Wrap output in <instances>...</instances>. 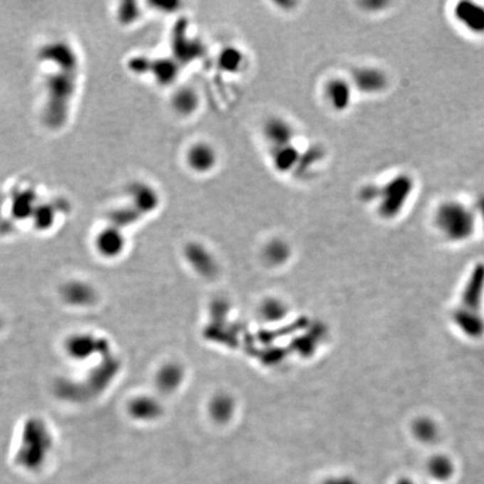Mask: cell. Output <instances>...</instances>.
I'll return each instance as SVG.
<instances>
[{
  "instance_id": "6da1fadb",
  "label": "cell",
  "mask_w": 484,
  "mask_h": 484,
  "mask_svg": "<svg viewBox=\"0 0 484 484\" xmlns=\"http://www.w3.org/2000/svg\"><path fill=\"white\" fill-rule=\"evenodd\" d=\"M40 74L41 122L51 132L71 124L81 95L85 60L70 37L58 35L44 41L36 50Z\"/></svg>"
},
{
  "instance_id": "7a4b0ae2",
  "label": "cell",
  "mask_w": 484,
  "mask_h": 484,
  "mask_svg": "<svg viewBox=\"0 0 484 484\" xmlns=\"http://www.w3.org/2000/svg\"><path fill=\"white\" fill-rule=\"evenodd\" d=\"M483 290L484 265H479L474 269L464 290L461 308L454 315L456 323L470 337H480L484 331V322L479 313Z\"/></svg>"
},
{
  "instance_id": "3957f363",
  "label": "cell",
  "mask_w": 484,
  "mask_h": 484,
  "mask_svg": "<svg viewBox=\"0 0 484 484\" xmlns=\"http://www.w3.org/2000/svg\"><path fill=\"white\" fill-rule=\"evenodd\" d=\"M435 224L446 239L464 241L475 229V212L460 201H446L437 208Z\"/></svg>"
},
{
  "instance_id": "277c9868",
  "label": "cell",
  "mask_w": 484,
  "mask_h": 484,
  "mask_svg": "<svg viewBox=\"0 0 484 484\" xmlns=\"http://www.w3.org/2000/svg\"><path fill=\"white\" fill-rule=\"evenodd\" d=\"M414 189L415 183L408 174H398L380 185L379 198L377 201L380 216L387 220L399 216L411 200Z\"/></svg>"
},
{
  "instance_id": "5b68a950",
  "label": "cell",
  "mask_w": 484,
  "mask_h": 484,
  "mask_svg": "<svg viewBox=\"0 0 484 484\" xmlns=\"http://www.w3.org/2000/svg\"><path fill=\"white\" fill-rule=\"evenodd\" d=\"M145 214L135 206L134 203L125 195L124 202L119 203L105 214L102 230L124 234V230L137 224Z\"/></svg>"
},
{
  "instance_id": "8992f818",
  "label": "cell",
  "mask_w": 484,
  "mask_h": 484,
  "mask_svg": "<svg viewBox=\"0 0 484 484\" xmlns=\"http://www.w3.org/2000/svg\"><path fill=\"white\" fill-rule=\"evenodd\" d=\"M186 165L193 173L206 175L216 169L219 163L218 150L208 142H196L185 154Z\"/></svg>"
},
{
  "instance_id": "52a82bcc",
  "label": "cell",
  "mask_w": 484,
  "mask_h": 484,
  "mask_svg": "<svg viewBox=\"0 0 484 484\" xmlns=\"http://www.w3.org/2000/svg\"><path fill=\"white\" fill-rule=\"evenodd\" d=\"M125 195L130 199L135 206H137L142 214L145 216L154 214L159 206H161L162 199L159 192L156 190V187L145 181L132 182L126 191Z\"/></svg>"
},
{
  "instance_id": "ba28073f",
  "label": "cell",
  "mask_w": 484,
  "mask_h": 484,
  "mask_svg": "<svg viewBox=\"0 0 484 484\" xmlns=\"http://www.w3.org/2000/svg\"><path fill=\"white\" fill-rule=\"evenodd\" d=\"M351 83L353 89L358 90L361 93L377 95L387 88V74L374 66H362L352 72Z\"/></svg>"
},
{
  "instance_id": "9c48e42d",
  "label": "cell",
  "mask_w": 484,
  "mask_h": 484,
  "mask_svg": "<svg viewBox=\"0 0 484 484\" xmlns=\"http://www.w3.org/2000/svg\"><path fill=\"white\" fill-rule=\"evenodd\" d=\"M263 134L271 148L282 147L293 144L296 130L287 119L283 117H270L263 124Z\"/></svg>"
},
{
  "instance_id": "30bf717a",
  "label": "cell",
  "mask_w": 484,
  "mask_h": 484,
  "mask_svg": "<svg viewBox=\"0 0 484 484\" xmlns=\"http://www.w3.org/2000/svg\"><path fill=\"white\" fill-rule=\"evenodd\" d=\"M353 85L344 78H333L324 88V97L333 110L343 112L352 102Z\"/></svg>"
},
{
  "instance_id": "8fae6325",
  "label": "cell",
  "mask_w": 484,
  "mask_h": 484,
  "mask_svg": "<svg viewBox=\"0 0 484 484\" xmlns=\"http://www.w3.org/2000/svg\"><path fill=\"white\" fill-rule=\"evenodd\" d=\"M454 17L466 31L484 35V6L473 1H461L454 7Z\"/></svg>"
},
{
  "instance_id": "7c38bea8",
  "label": "cell",
  "mask_w": 484,
  "mask_h": 484,
  "mask_svg": "<svg viewBox=\"0 0 484 484\" xmlns=\"http://www.w3.org/2000/svg\"><path fill=\"white\" fill-rule=\"evenodd\" d=\"M173 110L182 117H190L200 108V95L191 87H181L172 95Z\"/></svg>"
},
{
  "instance_id": "4fadbf2b",
  "label": "cell",
  "mask_w": 484,
  "mask_h": 484,
  "mask_svg": "<svg viewBox=\"0 0 484 484\" xmlns=\"http://www.w3.org/2000/svg\"><path fill=\"white\" fill-rule=\"evenodd\" d=\"M185 256L187 261L201 274L214 275L216 273V261L214 257L209 253L206 247L200 243H190L185 247Z\"/></svg>"
},
{
  "instance_id": "5bb4252c",
  "label": "cell",
  "mask_w": 484,
  "mask_h": 484,
  "mask_svg": "<svg viewBox=\"0 0 484 484\" xmlns=\"http://www.w3.org/2000/svg\"><path fill=\"white\" fill-rule=\"evenodd\" d=\"M300 153L294 144L271 148V161L275 169L279 173H290L298 167Z\"/></svg>"
},
{
  "instance_id": "9a60e30c",
  "label": "cell",
  "mask_w": 484,
  "mask_h": 484,
  "mask_svg": "<svg viewBox=\"0 0 484 484\" xmlns=\"http://www.w3.org/2000/svg\"><path fill=\"white\" fill-rule=\"evenodd\" d=\"M183 370L181 367L174 363L164 366L157 374V384L159 389L165 392H172L179 388L183 382Z\"/></svg>"
},
{
  "instance_id": "2e32d148",
  "label": "cell",
  "mask_w": 484,
  "mask_h": 484,
  "mask_svg": "<svg viewBox=\"0 0 484 484\" xmlns=\"http://www.w3.org/2000/svg\"><path fill=\"white\" fill-rule=\"evenodd\" d=\"M245 63V54L236 46H226L220 52L218 64L226 73H237Z\"/></svg>"
},
{
  "instance_id": "e0dca14e",
  "label": "cell",
  "mask_w": 484,
  "mask_h": 484,
  "mask_svg": "<svg viewBox=\"0 0 484 484\" xmlns=\"http://www.w3.org/2000/svg\"><path fill=\"white\" fill-rule=\"evenodd\" d=\"M263 259L273 266H279L290 258V248L286 241L274 239L269 241L263 251Z\"/></svg>"
},
{
  "instance_id": "ac0fdd59",
  "label": "cell",
  "mask_w": 484,
  "mask_h": 484,
  "mask_svg": "<svg viewBox=\"0 0 484 484\" xmlns=\"http://www.w3.org/2000/svg\"><path fill=\"white\" fill-rule=\"evenodd\" d=\"M234 405L229 396H216L210 404V413L216 421H229L233 414Z\"/></svg>"
},
{
  "instance_id": "d6986e66",
  "label": "cell",
  "mask_w": 484,
  "mask_h": 484,
  "mask_svg": "<svg viewBox=\"0 0 484 484\" xmlns=\"http://www.w3.org/2000/svg\"><path fill=\"white\" fill-rule=\"evenodd\" d=\"M132 413L140 419H155L161 413V406L150 398H140L132 404Z\"/></svg>"
},
{
  "instance_id": "ffe728a7",
  "label": "cell",
  "mask_w": 484,
  "mask_h": 484,
  "mask_svg": "<svg viewBox=\"0 0 484 484\" xmlns=\"http://www.w3.org/2000/svg\"><path fill=\"white\" fill-rule=\"evenodd\" d=\"M140 6L134 1H127L121 3L117 9V19L122 25H132L140 19Z\"/></svg>"
},
{
  "instance_id": "44dd1931",
  "label": "cell",
  "mask_w": 484,
  "mask_h": 484,
  "mask_svg": "<svg viewBox=\"0 0 484 484\" xmlns=\"http://www.w3.org/2000/svg\"><path fill=\"white\" fill-rule=\"evenodd\" d=\"M261 313L267 321H277L284 317L286 306L280 300H268L261 305Z\"/></svg>"
},
{
  "instance_id": "7402d4cb",
  "label": "cell",
  "mask_w": 484,
  "mask_h": 484,
  "mask_svg": "<svg viewBox=\"0 0 484 484\" xmlns=\"http://www.w3.org/2000/svg\"><path fill=\"white\" fill-rule=\"evenodd\" d=\"M415 432L424 441H432L437 434L436 427L428 419H421L416 423Z\"/></svg>"
},
{
  "instance_id": "603a6c76",
  "label": "cell",
  "mask_w": 484,
  "mask_h": 484,
  "mask_svg": "<svg viewBox=\"0 0 484 484\" xmlns=\"http://www.w3.org/2000/svg\"><path fill=\"white\" fill-rule=\"evenodd\" d=\"M380 185L367 184L359 192V198L364 203H377L379 198Z\"/></svg>"
},
{
  "instance_id": "cb8c5ba5",
  "label": "cell",
  "mask_w": 484,
  "mask_h": 484,
  "mask_svg": "<svg viewBox=\"0 0 484 484\" xmlns=\"http://www.w3.org/2000/svg\"><path fill=\"white\" fill-rule=\"evenodd\" d=\"M450 463L444 458H437L433 462L432 470L437 475H444L450 471Z\"/></svg>"
},
{
  "instance_id": "d4e9b609",
  "label": "cell",
  "mask_w": 484,
  "mask_h": 484,
  "mask_svg": "<svg viewBox=\"0 0 484 484\" xmlns=\"http://www.w3.org/2000/svg\"><path fill=\"white\" fill-rule=\"evenodd\" d=\"M474 212H475L476 219H479L484 228V194L480 195L476 200Z\"/></svg>"
}]
</instances>
